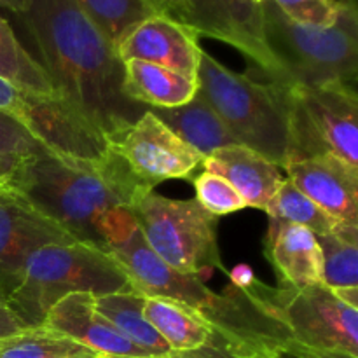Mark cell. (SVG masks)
Listing matches in <instances>:
<instances>
[{"mask_svg": "<svg viewBox=\"0 0 358 358\" xmlns=\"http://www.w3.org/2000/svg\"><path fill=\"white\" fill-rule=\"evenodd\" d=\"M21 16L55 93L108 143L149 110L126 96L117 49L76 0H31Z\"/></svg>", "mask_w": 358, "mask_h": 358, "instance_id": "1", "label": "cell"}, {"mask_svg": "<svg viewBox=\"0 0 358 358\" xmlns=\"http://www.w3.org/2000/svg\"><path fill=\"white\" fill-rule=\"evenodd\" d=\"M152 189L112 149L98 161L48 150L28 159L7 184V192L58 224L73 240L103 252L136 229L129 210Z\"/></svg>", "mask_w": 358, "mask_h": 358, "instance_id": "2", "label": "cell"}, {"mask_svg": "<svg viewBox=\"0 0 358 358\" xmlns=\"http://www.w3.org/2000/svg\"><path fill=\"white\" fill-rule=\"evenodd\" d=\"M262 23L269 51L282 69L278 84H353L358 76V13L355 0L343 3L332 27L294 23L273 0H264Z\"/></svg>", "mask_w": 358, "mask_h": 358, "instance_id": "3", "label": "cell"}, {"mask_svg": "<svg viewBox=\"0 0 358 358\" xmlns=\"http://www.w3.org/2000/svg\"><path fill=\"white\" fill-rule=\"evenodd\" d=\"M133 289L129 276L108 252L76 241L35 252L7 303L28 327L35 329L42 327L49 310L70 294L100 297Z\"/></svg>", "mask_w": 358, "mask_h": 358, "instance_id": "4", "label": "cell"}, {"mask_svg": "<svg viewBox=\"0 0 358 358\" xmlns=\"http://www.w3.org/2000/svg\"><path fill=\"white\" fill-rule=\"evenodd\" d=\"M199 93L206 98L240 145L255 150L276 166H285L289 152V114L285 87L257 83L236 73L201 49Z\"/></svg>", "mask_w": 358, "mask_h": 358, "instance_id": "5", "label": "cell"}, {"mask_svg": "<svg viewBox=\"0 0 358 358\" xmlns=\"http://www.w3.org/2000/svg\"><path fill=\"white\" fill-rule=\"evenodd\" d=\"M282 86L285 87L289 114L287 163L332 154L358 166V96L355 86Z\"/></svg>", "mask_w": 358, "mask_h": 358, "instance_id": "6", "label": "cell"}, {"mask_svg": "<svg viewBox=\"0 0 358 358\" xmlns=\"http://www.w3.org/2000/svg\"><path fill=\"white\" fill-rule=\"evenodd\" d=\"M129 212L150 250L170 268L198 276L222 269L217 217L196 198L170 199L150 191Z\"/></svg>", "mask_w": 358, "mask_h": 358, "instance_id": "7", "label": "cell"}, {"mask_svg": "<svg viewBox=\"0 0 358 358\" xmlns=\"http://www.w3.org/2000/svg\"><path fill=\"white\" fill-rule=\"evenodd\" d=\"M259 292L290 339L325 352L358 358V313L324 283L294 289L259 282Z\"/></svg>", "mask_w": 358, "mask_h": 358, "instance_id": "8", "label": "cell"}, {"mask_svg": "<svg viewBox=\"0 0 358 358\" xmlns=\"http://www.w3.org/2000/svg\"><path fill=\"white\" fill-rule=\"evenodd\" d=\"M0 112L16 119L56 156L98 161L110 152L107 138L56 93H31L0 77Z\"/></svg>", "mask_w": 358, "mask_h": 358, "instance_id": "9", "label": "cell"}, {"mask_svg": "<svg viewBox=\"0 0 358 358\" xmlns=\"http://www.w3.org/2000/svg\"><path fill=\"white\" fill-rule=\"evenodd\" d=\"M178 23L199 37L205 35L233 45L273 83L282 77V69L266 44L259 0H184Z\"/></svg>", "mask_w": 358, "mask_h": 358, "instance_id": "10", "label": "cell"}, {"mask_svg": "<svg viewBox=\"0 0 358 358\" xmlns=\"http://www.w3.org/2000/svg\"><path fill=\"white\" fill-rule=\"evenodd\" d=\"M108 147L128 163L136 177L152 187L171 178H191L205 159L150 110Z\"/></svg>", "mask_w": 358, "mask_h": 358, "instance_id": "11", "label": "cell"}, {"mask_svg": "<svg viewBox=\"0 0 358 358\" xmlns=\"http://www.w3.org/2000/svg\"><path fill=\"white\" fill-rule=\"evenodd\" d=\"M70 243L76 240L58 224L10 192L0 194V294L7 297L16 290L35 252L48 245Z\"/></svg>", "mask_w": 358, "mask_h": 358, "instance_id": "12", "label": "cell"}, {"mask_svg": "<svg viewBox=\"0 0 358 358\" xmlns=\"http://www.w3.org/2000/svg\"><path fill=\"white\" fill-rule=\"evenodd\" d=\"M108 254L124 269L133 287L147 297H170L198 311L208 310L215 301L217 294H213L198 275L178 273L161 261L145 243L138 227L121 243L112 245Z\"/></svg>", "mask_w": 358, "mask_h": 358, "instance_id": "13", "label": "cell"}, {"mask_svg": "<svg viewBox=\"0 0 358 358\" xmlns=\"http://www.w3.org/2000/svg\"><path fill=\"white\" fill-rule=\"evenodd\" d=\"M121 62L142 59L198 80L201 58L199 35L164 14H154L136 24L117 45Z\"/></svg>", "mask_w": 358, "mask_h": 358, "instance_id": "14", "label": "cell"}, {"mask_svg": "<svg viewBox=\"0 0 358 358\" xmlns=\"http://www.w3.org/2000/svg\"><path fill=\"white\" fill-rule=\"evenodd\" d=\"M289 180L339 222L358 224V166L332 154L292 161Z\"/></svg>", "mask_w": 358, "mask_h": 358, "instance_id": "15", "label": "cell"}, {"mask_svg": "<svg viewBox=\"0 0 358 358\" xmlns=\"http://www.w3.org/2000/svg\"><path fill=\"white\" fill-rule=\"evenodd\" d=\"M42 327L55 331L84 348L108 358H150L149 352L129 341L94 310V296L70 294L49 310Z\"/></svg>", "mask_w": 358, "mask_h": 358, "instance_id": "16", "label": "cell"}, {"mask_svg": "<svg viewBox=\"0 0 358 358\" xmlns=\"http://www.w3.org/2000/svg\"><path fill=\"white\" fill-rule=\"evenodd\" d=\"M203 171L226 178L247 206L266 212L283 182L280 168L245 145H227L203 159Z\"/></svg>", "mask_w": 358, "mask_h": 358, "instance_id": "17", "label": "cell"}, {"mask_svg": "<svg viewBox=\"0 0 358 358\" xmlns=\"http://www.w3.org/2000/svg\"><path fill=\"white\" fill-rule=\"evenodd\" d=\"M266 257L280 276V285L303 289L322 282V252L310 229L269 222Z\"/></svg>", "mask_w": 358, "mask_h": 358, "instance_id": "18", "label": "cell"}, {"mask_svg": "<svg viewBox=\"0 0 358 358\" xmlns=\"http://www.w3.org/2000/svg\"><path fill=\"white\" fill-rule=\"evenodd\" d=\"M149 110L203 157L222 147L240 145L222 117L199 93V90L191 101L180 107H149Z\"/></svg>", "mask_w": 358, "mask_h": 358, "instance_id": "19", "label": "cell"}, {"mask_svg": "<svg viewBox=\"0 0 358 358\" xmlns=\"http://www.w3.org/2000/svg\"><path fill=\"white\" fill-rule=\"evenodd\" d=\"M124 93L129 100L145 107L173 108L187 103L199 90L198 80H191L177 72L142 62H124Z\"/></svg>", "mask_w": 358, "mask_h": 358, "instance_id": "20", "label": "cell"}, {"mask_svg": "<svg viewBox=\"0 0 358 358\" xmlns=\"http://www.w3.org/2000/svg\"><path fill=\"white\" fill-rule=\"evenodd\" d=\"M143 317L166 341L171 353L203 348L210 338V324L201 311L170 297H147Z\"/></svg>", "mask_w": 358, "mask_h": 358, "instance_id": "21", "label": "cell"}, {"mask_svg": "<svg viewBox=\"0 0 358 358\" xmlns=\"http://www.w3.org/2000/svg\"><path fill=\"white\" fill-rule=\"evenodd\" d=\"M145 299L147 296L138 289L107 294L94 297V310L136 346L149 352L152 357L168 358L171 355L170 346L143 317Z\"/></svg>", "mask_w": 358, "mask_h": 358, "instance_id": "22", "label": "cell"}, {"mask_svg": "<svg viewBox=\"0 0 358 358\" xmlns=\"http://www.w3.org/2000/svg\"><path fill=\"white\" fill-rule=\"evenodd\" d=\"M322 252V283L329 289L358 287V227L338 222L331 233L315 234Z\"/></svg>", "mask_w": 358, "mask_h": 358, "instance_id": "23", "label": "cell"}, {"mask_svg": "<svg viewBox=\"0 0 358 358\" xmlns=\"http://www.w3.org/2000/svg\"><path fill=\"white\" fill-rule=\"evenodd\" d=\"M0 77L20 90L52 94L48 73L20 44L10 24L0 16Z\"/></svg>", "mask_w": 358, "mask_h": 358, "instance_id": "24", "label": "cell"}, {"mask_svg": "<svg viewBox=\"0 0 358 358\" xmlns=\"http://www.w3.org/2000/svg\"><path fill=\"white\" fill-rule=\"evenodd\" d=\"M266 213L269 215V222L306 227L315 234L331 233L339 222L303 194L289 178H283L278 191L269 201Z\"/></svg>", "mask_w": 358, "mask_h": 358, "instance_id": "25", "label": "cell"}, {"mask_svg": "<svg viewBox=\"0 0 358 358\" xmlns=\"http://www.w3.org/2000/svg\"><path fill=\"white\" fill-rule=\"evenodd\" d=\"M115 45L147 17L157 13L149 0H76Z\"/></svg>", "mask_w": 358, "mask_h": 358, "instance_id": "26", "label": "cell"}, {"mask_svg": "<svg viewBox=\"0 0 358 358\" xmlns=\"http://www.w3.org/2000/svg\"><path fill=\"white\" fill-rule=\"evenodd\" d=\"M98 353L45 327L28 329L0 341V358H83Z\"/></svg>", "mask_w": 358, "mask_h": 358, "instance_id": "27", "label": "cell"}, {"mask_svg": "<svg viewBox=\"0 0 358 358\" xmlns=\"http://www.w3.org/2000/svg\"><path fill=\"white\" fill-rule=\"evenodd\" d=\"M48 152L44 145L10 115L0 112V194L16 171L31 157Z\"/></svg>", "mask_w": 358, "mask_h": 358, "instance_id": "28", "label": "cell"}, {"mask_svg": "<svg viewBox=\"0 0 358 358\" xmlns=\"http://www.w3.org/2000/svg\"><path fill=\"white\" fill-rule=\"evenodd\" d=\"M192 182H194L196 199L212 215H229L247 208V203L238 194L236 189L219 175L203 171Z\"/></svg>", "mask_w": 358, "mask_h": 358, "instance_id": "29", "label": "cell"}, {"mask_svg": "<svg viewBox=\"0 0 358 358\" xmlns=\"http://www.w3.org/2000/svg\"><path fill=\"white\" fill-rule=\"evenodd\" d=\"M294 23L304 27L327 28L336 23L346 0H273Z\"/></svg>", "mask_w": 358, "mask_h": 358, "instance_id": "30", "label": "cell"}, {"mask_svg": "<svg viewBox=\"0 0 358 358\" xmlns=\"http://www.w3.org/2000/svg\"><path fill=\"white\" fill-rule=\"evenodd\" d=\"M271 358H357V357L346 355V353L325 352V350L310 348V346L301 345V343L294 341V339H287V341H283L282 345L273 352Z\"/></svg>", "mask_w": 358, "mask_h": 358, "instance_id": "31", "label": "cell"}, {"mask_svg": "<svg viewBox=\"0 0 358 358\" xmlns=\"http://www.w3.org/2000/svg\"><path fill=\"white\" fill-rule=\"evenodd\" d=\"M28 329L30 327L9 306L7 297L0 294V341L14 338V336L21 334V332L28 331Z\"/></svg>", "mask_w": 358, "mask_h": 358, "instance_id": "32", "label": "cell"}, {"mask_svg": "<svg viewBox=\"0 0 358 358\" xmlns=\"http://www.w3.org/2000/svg\"><path fill=\"white\" fill-rule=\"evenodd\" d=\"M149 2L156 7L157 13L173 17L177 21L180 17L182 7H184V0H149Z\"/></svg>", "mask_w": 358, "mask_h": 358, "instance_id": "33", "label": "cell"}, {"mask_svg": "<svg viewBox=\"0 0 358 358\" xmlns=\"http://www.w3.org/2000/svg\"><path fill=\"white\" fill-rule=\"evenodd\" d=\"M332 292H334L336 296L343 301V303L348 304V306L355 308V310L358 308V287H348V289H332Z\"/></svg>", "mask_w": 358, "mask_h": 358, "instance_id": "34", "label": "cell"}, {"mask_svg": "<svg viewBox=\"0 0 358 358\" xmlns=\"http://www.w3.org/2000/svg\"><path fill=\"white\" fill-rule=\"evenodd\" d=\"M31 0H0V7L9 9L16 14H24L30 7Z\"/></svg>", "mask_w": 358, "mask_h": 358, "instance_id": "35", "label": "cell"}, {"mask_svg": "<svg viewBox=\"0 0 358 358\" xmlns=\"http://www.w3.org/2000/svg\"><path fill=\"white\" fill-rule=\"evenodd\" d=\"M168 358H194V357L185 355V353H171V355L168 357Z\"/></svg>", "mask_w": 358, "mask_h": 358, "instance_id": "36", "label": "cell"}, {"mask_svg": "<svg viewBox=\"0 0 358 358\" xmlns=\"http://www.w3.org/2000/svg\"><path fill=\"white\" fill-rule=\"evenodd\" d=\"M83 358H108V357H103V355H93V357H83Z\"/></svg>", "mask_w": 358, "mask_h": 358, "instance_id": "37", "label": "cell"}, {"mask_svg": "<svg viewBox=\"0 0 358 358\" xmlns=\"http://www.w3.org/2000/svg\"><path fill=\"white\" fill-rule=\"evenodd\" d=\"M150 358H163V357H150Z\"/></svg>", "mask_w": 358, "mask_h": 358, "instance_id": "38", "label": "cell"}, {"mask_svg": "<svg viewBox=\"0 0 358 358\" xmlns=\"http://www.w3.org/2000/svg\"><path fill=\"white\" fill-rule=\"evenodd\" d=\"M259 2H264V0H259Z\"/></svg>", "mask_w": 358, "mask_h": 358, "instance_id": "39", "label": "cell"}]
</instances>
